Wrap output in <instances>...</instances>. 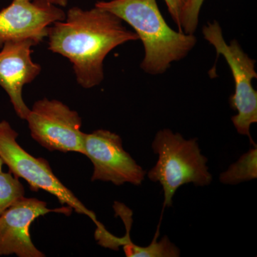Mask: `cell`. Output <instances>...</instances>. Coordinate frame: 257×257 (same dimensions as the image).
I'll use <instances>...</instances> for the list:
<instances>
[{
  "label": "cell",
  "instance_id": "obj_1",
  "mask_svg": "<svg viewBox=\"0 0 257 257\" xmlns=\"http://www.w3.org/2000/svg\"><path fill=\"white\" fill-rule=\"evenodd\" d=\"M47 37L49 50L68 59L77 83L84 89L102 82L103 64L111 51L139 40L119 18L96 7L90 10L71 8L65 20L50 27Z\"/></svg>",
  "mask_w": 257,
  "mask_h": 257
},
{
  "label": "cell",
  "instance_id": "obj_2",
  "mask_svg": "<svg viewBox=\"0 0 257 257\" xmlns=\"http://www.w3.org/2000/svg\"><path fill=\"white\" fill-rule=\"evenodd\" d=\"M95 7L112 13L133 28L144 45L145 57L140 67L147 74L165 73L197 45L194 34L176 31L169 26L156 0L100 1Z\"/></svg>",
  "mask_w": 257,
  "mask_h": 257
},
{
  "label": "cell",
  "instance_id": "obj_3",
  "mask_svg": "<svg viewBox=\"0 0 257 257\" xmlns=\"http://www.w3.org/2000/svg\"><path fill=\"white\" fill-rule=\"evenodd\" d=\"M152 148L159 157L147 176L162 185L163 209L172 207L176 192L184 184H210L212 176L207 166L208 160L201 153L197 139L185 140L180 134L164 128L157 133Z\"/></svg>",
  "mask_w": 257,
  "mask_h": 257
},
{
  "label": "cell",
  "instance_id": "obj_4",
  "mask_svg": "<svg viewBox=\"0 0 257 257\" xmlns=\"http://www.w3.org/2000/svg\"><path fill=\"white\" fill-rule=\"evenodd\" d=\"M18 136L8 121H0V159L4 165L8 166L9 172L18 178L25 179L34 192L42 189L50 193L62 205L90 218L96 226H101L95 214L56 177L46 160L32 156L19 145Z\"/></svg>",
  "mask_w": 257,
  "mask_h": 257
},
{
  "label": "cell",
  "instance_id": "obj_5",
  "mask_svg": "<svg viewBox=\"0 0 257 257\" xmlns=\"http://www.w3.org/2000/svg\"><path fill=\"white\" fill-rule=\"evenodd\" d=\"M203 36L215 49L218 55L224 57L232 73L234 92L230 96V106L237 111L231 117L237 133L248 137L256 146L250 135L251 125L257 122V92L252 80L257 78L256 61L248 57L236 40L229 44L225 42L220 25L216 21L208 23L203 28Z\"/></svg>",
  "mask_w": 257,
  "mask_h": 257
},
{
  "label": "cell",
  "instance_id": "obj_6",
  "mask_svg": "<svg viewBox=\"0 0 257 257\" xmlns=\"http://www.w3.org/2000/svg\"><path fill=\"white\" fill-rule=\"evenodd\" d=\"M26 121L32 139L49 151L84 155L82 119L62 101L47 98L37 101Z\"/></svg>",
  "mask_w": 257,
  "mask_h": 257
},
{
  "label": "cell",
  "instance_id": "obj_7",
  "mask_svg": "<svg viewBox=\"0 0 257 257\" xmlns=\"http://www.w3.org/2000/svg\"><path fill=\"white\" fill-rule=\"evenodd\" d=\"M84 155L92 163V182L140 186L145 180L146 171L125 151L122 140L117 134L106 130L84 133Z\"/></svg>",
  "mask_w": 257,
  "mask_h": 257
},
{
  "label": "cell",
  "instance_id": "obj_8",
  "mask_svg": "<svg viewBox=\"0 0 257 257\" xmlns=\"http://www.w3.org/2000/svg\"><path fill=\"white\" fill-rule=\"evenodd\" d=\"M72 210L67 206L50 209L47 202L36 198L20 197L0 215V256L45 257L32 241V222L49 213L69 216Z\"/></svg>",
  "mask_w": 257,
  "mask_h": 257
},
{
  "label": "cell",
  "instance_id": "obj_9",
  "mask_svg": "<svg viewBox=\"0 0 257 257\" xmlns=\"http://www.w3.org/2000/svg\"><path fill=\"white\" fill-rule=\"evenodd\" d=\"M59 7L42 0H13L0 11V48L5 42L31 40L37 44L47 37L49 28L65 20Z\"/></svg>",
  "mask_w": 257,
  "mask_h": 257
},
{
  "label": "cell",
  "instance_id": "obj_10",
  "mask_svg": "<svg viewBox=\"0 0 257 257\" xmlns=\"http://www.w3.org/2000/svg\"><path fill=\"white\" fill-rule=\"evenodd\" d=\"M37 45L31 40L7 42L0 52V86L22 119L26 120L30 111L23 99V87L35 80L42 71L41 66L32 60V47Z\"/></svg>",
  "mask_w": 257,
  "mask_h": 257
},
{
  "label": "cell",
  "instance_id": "obj_11",
  "mask_svg": "<svg viewBox=\"0 0 257 257\" xmlns=\"http://www.w3.org/2000/svg\"><path fill=\"white\" fill-rule=\"evenodd\" d=\"M114 209L116 215L122 219L126 229L124 237H116L101 226L96 227L95 239L104 247L119 250L122 246L125 254L128 257H177L180 256V250L170 241L167 236L157 241L160 236V222L152 243L147 246H138L132 241L130 231L133 225V211L124 204L115 202Z\"/></svg>",
  "mask_w": 257,
  "mask_h": 257
},
{
  "label": "cell",
  "instance_id": "obj_12",
  "mask_svg": "<svg viewBox=\"0 0 257 257\" xmlns=\"http://www.w3.org/2000/svg\"><path fill=\"white\" fill-rule=\"evenodd\" d=\"M257 147L253 146L237 162L219 176V180L225 184H237L257 178Z\"/></svg>",
  "mask_w": 257,
  "mask_h": 257
},
{
  "label": "cell",
  "instance_id": "obj_13",
  "mask_svg": "<svg viewBox=\"0 0 257 257\" xmlns=\"http://www.w3.org/2000/svg\"><path fill=\"white\" fill-rule=\"evenodd\" d=\"M25 194L23 184L18 177L10 172H0V215Z\"/></svg>",
  "mask_w": 257,
  "mask_h": 257
},
{
  "label": "cell",
  "instance_id": "obj_14",
  "mask_svg": "<svg viewBox=\"0 0 257 257\" xmlns=\"http://www.w3.org/2000/svg\"><path fill=\"white\" fill-rule=\"evenodd\" d=\"M204 0H187L182 18L181 30L186 34H194L199 24V13Z\"/></svg>",
  "mask_w": 257,
  "mask_h": 257
},
{
  "label": "cell",
  "instance_id": "obj_15",
  "mask_svg": "<svg viewBox=\"0 0 257 257\" xmlns=\"http://www.w3.org/2000/svg\"><path fill=\"white\" fill-rule=\"evenodd\" d=\"M164 1L165 2L169 13L178 28L179 31L182 32L181 18H182V13L187 0H164Z\"/></svg>",
  "mask_w": 257,
  "mask_h": 257
},
{
  "label": "cell",
  "instance_id": "obj_16",
  "mask_svg": "<svg viewBox=\"0 0 257 257\" xmlns=\"http://www.w3.org/2000/svg\"><path fill=\"white\" fill-rule=\"evenodd\" d=\"M32 1H37V0H32ZM42 1L47 2L50 4L57 7H62V8H64L67 5V0H42Z\"/></svg>",
  "mask_w": 257,
  "mask_h": 257
},
{
  "label": "cell",
  "instance_id": "obj_17",
  "mask_svg": "<svg viewBox=\"0 0 257 257\" xmlns=\"http://www.w3.org/2000/svg\"><path fill=\"white\" fill-rule=\"evenodd\" d=\"M3 166H4V164H3V161L0 159V172H3Z\"/></svg>",
  "mask_w": 257,
  "mask_h": 257
}]
</instances>
